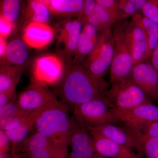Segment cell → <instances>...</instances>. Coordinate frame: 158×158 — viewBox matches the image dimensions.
Wrapping results in <instances>:
<instances>
[{"mask_svg":"<svg viewBox=\"0 0 158 158\" xmlns=\"http://www.w3.org/2000/svg\"><path fill=\"white\" fill-rule=\"evenodd\" d=\"M71 108L74 117L87 128L120 123L114 106L106 96L97 98Z\"/></svg>","mask_w":158,"mask_h":158,"instance_id":"obj_3","label":"cell"},{"mask_svg":"<svg viewBox=\"0 0 158 158\" xmlns=\"http://www.w3.org/2000/svg\"><path fill=\"white\" fill-rule=\"evenodd\" d=\"M141 11L144 16L158 23V0H147Z\"/></svg>","mask_w":158,"mask_h":158,"instance_id":"obj_31","label":"cell"},{"mask_svg":"<svg viewBox=\"0 0 158 158\" xmlns=\"http://www.w3.org/2000/svg\"><path fill=\"white\" fill-rule=\"evenodd\" d=\"M106 96L115 110L120 112L132 110L144 104L153 103L130 78L111 85Z\"/></svg>","mask_w":158,"mask_h":158,"instance_id":"obj_6","label":"cell"},{"mask_svg":"<svg viewBox=\"0 0 158 158\" xmlns=\"http://www.w3.org/2000/svg\"><path fill=\"white\" fill-rule=\"evenodd\" d=\"M24 68L9 65H1L0 92L15 90Z\"/></svg>","mask_w":158,"mask_h":158,"instance_id":"obj_22","label":"cell"},{"mask_svg":"<svg viewBox=\"0 0 158 158\" xmlns=\"http://www.w3.org/2000/svg\"><path fill=\"white\" fill-rule=\"evenodd\" d=\"M96 5L95 0H84L82 18L85 22L91 24L101 32L100 26L95 15Z\"/></svg>","mask_w":158,"mask_h":158,"instance_id":"obj_29","label":"cell"},{"mask_svg":"<svg viewBox=\"0 0 158 158\" xmlns=\"http://www.w3.org/2000/svg\"><path fill=\"white\" fill-rule=\"evenodd\" d=\"M28 47L23 39L12 40L8 43L6 55L1 59V65H12L24 68L30 56Z\"/></svg>","mask_w":158,"mask_h":158,"instance_id":"obj_19","label":"cell"},{"mask_svg":"<svg viewBox=\"0 0 158 158\" xmlns=\"http://www.w3.org/2000/svg\"><path fill=\"white\" fill-rule=\"evenodd\" d=\"M17 98L16 89L11 91L0 92V108L15 101Z\"/></svg>","mask_w":158,"mask_h":158,"instance_id":"obj_35","label":"cell"},{"mask_svg":"<svg viewBox=\"0 0 158 158\" xmlns=\"http://www.w3.org/2000/svg\"><path fill=\"white\" fill-rule=\"evenodd\" d=\"M114 109L120 123L133 132H140L147 125L158 122V106L153 103L144 104L124 112Z\"/></svg>","mask_w":158,"mask_h":158,"instance_id":"obj_12","label":"cell"},{"mask_svg":"<svg viewBox=\"0 0 158 158\" xmlns=\"http://www.w3.org/2000/svg\"><path fill=\"white\" fill-rule=\"evenodd\" d=\"M31 114L26 113L20 107L16 100L0 108V121L11 117L28 116Z\"/></svg>","mask_w":158,"mask_h":158,"instance_id":"obj_30","label":"cell"},{"mask_svg":"<svg viewBox=\"0 0 158 158\" xmlns=\"http://www.w3.org/2000/svg\"><path fill=\"white\" fill-rule=\"evenodd\" d=\"M85 22L82 18L66 19L58 23L54 29L57 51L72 64Z\"/></svg>","mask_w":158,"mask_h":158,"instance_id":"obj_7","label":"cell"},{"mask_svg":"<svg viewBox=\"0 0 158 158\" xmlns=\"http://www.w3.org/2000/svg\"><path fill=\"white\" fill-rule=\"evenodd\" d=\"M24 15L29 22H35L48 23L51 13L47 6L37 0H27Z\"/></svg>","mask_w":158,"mask_h":158,"instance_id":"obj_23","label":"cell"},{"mask_svg":"<svg viewBox=\"0 0 158 158\" xmlns=\"http://www.w3.org/2000/svg\"><path fill=\"white\" fill-rule=\"evenodd\" d=\"M88 129V128H87ZM98 153L103 158H140L142 157L132 150L117 144L109 138L91 130Z\"/></svg>","mask_w":158,"mask_h":158,"instance_id":"obj_17","label":"cell"},{"mask_svg":"<svg viewBox=\"0 0 158 158\" xmlns=\"http://www.w3.org/2000/svg\"><path fill=\"white\" fill-rule=\"evenodd\" d=\"M147 0H117L122 20L138 13Z\"/></svg>","mask_w":158,"mask_h":158,"instance_id":"obj_28","label":"cell"},{"mask_svg":"<svg viewBox=\"0 0 158 158\" xmlns=\"http://www.w3.org/2000/svg\"><path fill=\"white\" fill-rule=\"evenodd\" d=\"M142 158V157H141V158Z\"/></svg>","mask_w":158,"mask_h":158,"instance_id":"obj_40","label":"cell"},{"mask_svg":"<svg viewBox=\"0 0 158 158\" xmlns=\"http://www.w3.org/2000/svg\"><path fill=\"white\" fill-rule=\"evenodd\" d=\"M99 34V32L95 27L85 22L72 64L75 65L82 64L95 48Z\"/></svg>","mask_w":158,"mask_h":158,"instance_id":"obj_18","label":"cell"},{"mask_svg":"<svg viewBox=\"0 0 158 158\" xmlns=\"http://www.w3.org/2000/svg\"><path fill=\"white\" fill-rule=\"evenodd\" d=\"M67 158H103L98 153L90 132L73 116Z\"/></svg>","mask_w":158,"mask_h":158,"instance_id":"obj_10","label":"cell"},{"mask_svg":"<svg viewBox=\"0 0 158 158\" xmlns=\"http://www.w3.org/2000/svg\"><path fill=\"white\" fill-rule=\"evenodd\" d=\"M22 11L21 0H1V15L15 24Z\"/></svg>","mask_w":158,"mask_h":158,"instance_id":"obj_25","label":"cell"},{"mask_svg":"<svg viewBox=\"0 0 158 158\" xmlns=\"http://www.w3.org/2000/svg\"><path fill=\"white\" fill-rule=\"evenodd\" d=\"M73 118L69 106L59 99L35 111L34 128L57 147L68 153Z\"/></svg>","mask_w":158,"mask_h":158,"instance_id":"obj_2","label":"cell"},{"mask_svg":"<svg viewBox=\"0 0 158 158\" xmlns=\"http://www.w3.org/2000/svg\"><path fill=\"white\" fill-rule=\"evenodd\" d=\"M15 27L14 23L0 15V38H8L12 34Z\"/></svg>","mask_w":158,"mask_h":158,"instance_id":"obj_33","label":"cell"},{"mask_svg":"<svg viewBox=\"0 0 158 158\" xmlns=\"http://www.w3.org/2000/svg\"><path fill=\"white\" fill-rule=\"evenodd\" d=\"M54 93L60 100L72 108L97 98L106 96L110 85L98 78L81 65L69 64Z\"/></svg>","mask_w":158,"mask_h":158,"instance_id":"obj_1","label":"cell"},{"mask_svg":"<svg viewBox=\"0 0 158 158\" xmlns=\"http://www.w3.org/2000/svg\"><path fill=\"white\" fill-rule=\"evenodd\" d=\"M11 152V144L5 131L0 130V154Z\"/></svg>","mask_w":158,"mask_h":158,"instance_id":"obj_36","label":"cell"},{"mask_svg":"<svg viewBox=\"0 0 158 158\" xmlns=\"http://www.w3.org/2000/svg\"><path fill=\"white\" fill-rule=\"evenodd\" d=\"M30 115L28 116L11 117L1 120L0 121V130L6 131L12 129L27 120L30 117Z\"/></svg>","mask_w":158,"mask_h":158,"instance_id":"obj_32","label":"cell"},{"mask_svg":"<svg viewBox=\"0 0 158 158\" xmlns=\"http://www.w3.org/2000/svg\"><path fill=\"white\" fill-rule=\"evenodd\" d=\"M8 43L6 41V39L0 38V57L1 59L4 57L6 55Z\"/></svg>","mask_w":158,"mask_h":158,"instance_id":"obj_39","label":"cell"},{"mask_svg":"<svg viewBox=\"0 0 158 158\" xmlns=\"http://www.w3.org/2000/svg\"><path fill=\"white\" fill-rule=\"evenodd\" d=\"M47 6L52 14L82 18L84 0H37Z\"/></svg>","mask_w":158,"mask_h":158,"instance_id":"obj_20","label":"cell"},{"mask_svg":"<svg viewBox=\"0 0 158 158\" xmlns=\"http://www.w3.org/2000/svg\"><path fill=\"white\" fill-rule=\"evenodd\" d=\"M130 79L158 104V73L149 61L134 65Z\"/></svg>","mask_w":158,"mask_h":158,"instance_id":"obj_14","label":"cell"},{"mask_svg":"<svg viewBox=\"0 0 158 158\" xmlns=\"http://www.w3.org/2000/svg\"><path fill=\"white\" fill-rule=\"evenodd\" d=\"M140 132L158 138V122L147 125Z\"/></svg>","mask_w":158,"mask_h":158,"instance_id":"obj_37","label":"cell"},{"mask_svg":"<svg viewBox=\"0 0 158 158\" xmlns=\"http://www.w3.org/2000/svg\"><path fill=\"white\" fill-rule=\"evenodd\" d=\"M149 61L158 73V43L152 52Z\"/></svg>","mask_w":158,"mask_h":158,"instance_id":"obj_38","label":"cell"},{"mask_svg":"<svg viewBox=\"0 0 158 158\" xmlns=\"http://www.w3.org/2000/svg\"><path fill=\"white\" fill-rule=\"evenodd\" d=\"M124 34L134 65L149 60L151 52L147 37L135 15L130 21L125 22Z\"/></svg>","mask_w":158,"mask_h":158,"instance_id":"obj_11","label":"cell"},{"mask_svg":"<svg viewBox=\"0 0 158 158\" xmlns=\"http://www.w3.org/2000/svg\"><path fill=\"white\" fill-rule=\"evenodd\" d=\"M97 3L117 15L121 20V14L118 9L117 0H95Z\"/></svg>","mask_w":158,"mask_h":158,"instance_id":"obj_34","label":"cell"},{"mask_svg":"<svg viewBox=\"0 0 158 158\" xmlns=\"http://www.w3.org/2000/svg\"><path fill=\"white\" fill-rule=\"evenodd\" d=\"M131 132L141 143L146 158H158V138L141 132Z\"/></svg>","mask_w":158,"mask_h":158,"instance_id":"obj_26","label":"cell"},{"mask_svg":"<svg viewBox=\"0 0 158 158\" xmlns=\"http://www.w3.org/2000/svg\"><path fill=\"white\" fill-rule=\"evenodd\" d=\"M58 99L48 85L32 76L28 85L17 96L19 106L29 114Z\"/></svg>","mask_w":158,"mask_h":158,"instance_id":"obj_8","label":"cell"},{"mask_svg":"<svg viewBox=\"0 0 158 158\" xmlns=\"http://www.w3.org/2000/svg\"><path fill=\"white\" fill-rule=\"evenodd\" d=\"M113 31L114 54L110 69L111 85L130 78L134 68L131 50L124 34L125 23L117 22Z\"/></svg>","mask_w":158,"mask_h":158,"instance_id":"obj_4","label":"cell"},{"mask_svg":"<svg viewBox=\"0 0 158 158\" xmlns=\"http://www.w3.org/2000/svg\"><path fill=\"white\" fill-rule=\"evenodd\" d=\"M65 69L60 57L54 55H44L34 61L32 76L47 85H55L61 81Z\"/></svg>","mask_w":158,"mask_h":158,"instance_id":"obj_13","label":"cell"},{"mask_svg":"<svg viewBox=\"0 0 158 158\" xmlns=\"http://www.w3.org/2000/svg\"><path fill=\"white\" fill-rule=\"evenodd\" d=\"M55 37L54 29L48 24L31 22L24 29L22 39L29 47L41 49L49 45Z\"/></svg>","mask_w":158,"mask_h":158,"instance_id":"obj_16","label":"cell"},{"mask_svg":"<svg viewBox=\"0 0 158 158\" xmlns=\"http://www.w3.org/2000/svg\"><path fill=\"white\" fill-rule=\"evenodd\" d=\"M135 15L138 19L146 34L150 51L152 54L158 43V23L154 22L139 12Z\"/></svg>","mask_w":158,"mask_h":158,"instance_id":"obj_24","label":"cell"},{"mask_svg":"<svg viewBox=\"0 0 158 158\" xmlns=\"http://www.w3.org/2000/svg\"><path fill=\"white\" fill-rule=\"evenodd\" d=\"M114 48L112 29L99 32L95 48L81 65L94 77L103 78L112 65Z\"/></svg>","mask_w":158,"mask_h":158,"instance_id":"obj_5","label":"cell"},{"mask_svg":"<svg viewBox=\"0 0 158 158\" xmlns=\"http://www.w3.org/2000/svg\"><path fill=\"white\" fill-rule=\"evenodd\" d=\"M87 128L132 150L140 156L144 154L140 141L125 127L119 126L118 124L109 123L97 127Z\"/></svg>","mask_w":158,"mask_h":158,"instance_id":"obj_15","label":"cell"},{"mask_svg":"<svg viewBox=\"0 0 158 158\" xmlns=\"http://www.w3.org/2000/svg\"><path fill=\"white\" fill-rule=\"evenodd\" d=\"M95 15L100 26V32L111 28L112 26L120 21V19L107 9L97 3Z\"/></svg>","mask_w":158,"mask_h":158,"instance_id":"obj_27","label":"cell"},{"mask_svg":"<svg viewBox=\"0 0 158 158\" xmlns=\"http://www.w3.org/2000/svg\"><path fill=\"white\" fill-rule=\"evenodd\" d=\"M35 118V113L34 112L31 113L27 120L14 128L6 131L10 140L11 152L16 158L17 157L15 153L17 148L28 137L34 128Z\"/></svg>","mask_w":158,"mask_h":158,"instance_id":"obj_21","label":"cell"},{"mask_svg":"<svg viewBox=\"0 0 158 158\" xmlns=\"http://www.w3.org/2000/svg\"><path fill=\"white\" fill-rule=\"evenodd\" d=\"M15 154L17 158H67L69 155L36 131L19 144Z\"/></svg>","mask_w":158,"mask_h":158,"instance_id":"obj_9","label":"cell"}]
</instances>
